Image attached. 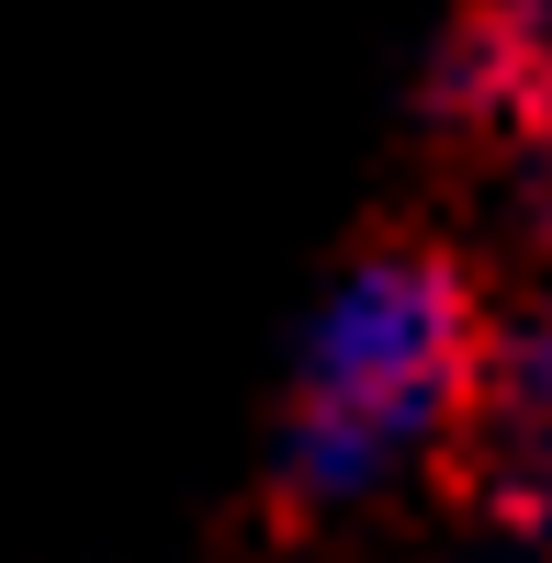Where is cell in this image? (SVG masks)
Returning <instances> with one entry per match:
<instances>
[{"label":"cell","mask_w":552,"mask_h":563,"mask_svg":"<svg viewBox=\"0 0 552 563\" xmlns=\"http://www.w3.org/2000/svg\"><path fill=\"white\" fill-rule=\"evenodd\" d=\"M496 316L451 249H361L294 350L283 406V485L305 507H384L485 429Z\"/></svg>","instance_id":"obj_1"},{"label":"cell","mask_w":552,"mask_h":563,"mask_svg":"<svg viewBox=\"0 0 552 563\" xmlns=\"http://www.w3.org/2000/svg\"><path fill=\"white\" fill-rule=\"evenodd\" d=\"M541 68H552V0H474V12L440 34V57H429V113L474 124V135H508L519 90Z\"/></svg>","instance_id":"obj_2"},{"label":"cell","mask_w":552,"mask_h":563,"mask_svg":"<svg viewBox=\"0 0 552 563\" xmlns=\"http://www.w3.org/2000/svg\"><path fill=\"white\" fill-rule=\"evenodd\" d=\"M485 440H496V474H508V507H519L530 530H552V305L496 327Z\"/></svg>","instance_id":"obj_3"},{"label":"cell","mask_w":552,"mask_h":563,"mask_svg":"<svg viewBox=\"0 0 552 563\" xmlns=\"http://www.w3.org/2000/svg\"><path fill=\"white\" fill-rule=\"evenodd\" d=\"M508 169H519V203H530V225L552 238V68L519 90V113H508Z\"/></svg>","instance_id":"obj_4"}]
</instances>
